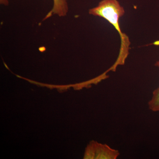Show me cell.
<instances>
[{"instance_id":"6da1fadb","label":"cell","mask_w":159,"mask_h":159,"mask_svg":"<svg viewBox=\"0 0 159 159\" xmlns=\"http://www.w3.org/2000/svg\"><path fill=\"white\" fill-rule=\"evenodd\" d=\"M89 13L105 19L118 31L122 44L118 60L121 62H125L128 54L130 42L127 35L122 33L119 26V18L125 13L123 7L117 0H102L97 7L90 9Z\"/></svg>"},{"instance_id":"7a4b0ae2","label":"cell","mask_w":159,"mask_h":159,"mask_svg":"<svg viewBox=\"0 0 159 159\" xmlns=\"http://www.w3.org/2000/svg\"><path fill=\"white\" fill-rule=\"evenodd\" d=\"M120 155L118 150L106 144H93L87 150L86 159H116Z\"/></svg>"},{"instance_id":"3957f363","label":"cell","mask_w":159,"mask_h":159,"mask_svg":"<svg viewBox=\"0 0 159 159\" xmlns=\"http://www.w3.org/2000/svg\"><path fill=\"white\" fill-rule=\"evenodd\" d=\"M53 8L46 15L43 20L48 19L54 15L62 17L66 16L68 13L69 7L67 0H53Z\"/></svg>"},{"instance_id":"277c9868","label":"cell","mask_w":159,"mask_h":159,"mask_svg":"<svg viewBox=\"0 0 159 159\" xmlns=\"http://www.w3.org/2000/svg\"><path fill=\"white\" fill-rule=\"evenodd\" d=\"M148 107L152 111H159V87L153 91L152 99L148 102Z\"/></svg>"},{"instance_id":"5b68a950","label":"cell","mask_w":159,"mask_h":159,"mask_svg":"<svg viewBox=\"0 0 159 159\" xmlns=\"http://www.w3.org/2000/svg\"><path fill=\"white\" fill-rule=\"evenodd\" d=\"M0 3H1V5L7 6L9 5V2L8 0H0Z\"/></svg>"},{"instance_id":"8992f818","label":"cell","mask_w":159,"mask_h":159,"mask_svg":"<svg viewBox=\"0 0 159 159\" xmlns=\"http://www.w3.org/2000/svg\"><path fill=\"white\" fill-rule=\"evenodd\" d=\"M155 66H156L158 67L159 68V61H157L156 63L155 64Z\"/></svg>"}]
</instances>
